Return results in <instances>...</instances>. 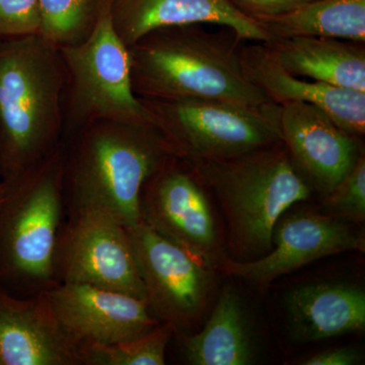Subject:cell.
Instances as JSON below:
<instances>
[{
    "mask_svg": "<svg viewBox=\"0 0 365 365\" xmlns=\"http://www.w3.org/2000/svg\"><path fill=\"white\" fill-rule=\"evenodd\" d=\"M264 44L294 76L365 93L364 43L299 36Z\"/></svg>",
    "mask_w": 365,
    "mask_h": 365,
    "instance_id": "obj_18",
    "label": "cell"
},
{
    "mask_svg": "<svg viewBox=\"0 0 365 365\" xmlns=\"http://www.w3.org/2000/svg\"><path fill=\"white\" fill-rule=\"evenodd\" d=\"M256 21L270 41L304 36L365 43V0H309Z\"/></svg>",
    "mask_w": 365,
    "mask_h": 365,
    "instance_id": "obj_20",
    "label": "cell"
},
{
    "mask_svg": "<svg viewBox=\"0 0 365 365\" xmlns=\"http://www.w3.org/2000/svg\"><path fill=\"white\" fill-rule=\"evenodd\" d=\"M285 215L274 228L272 249L266 256L250 262H237L227 256L215 266L216 270L264 287L324 257L364 252V232L354 223L307 211Z\"/></svg>",
    "mask_w": 365,
    "mask_h": 365,
    "instance_id": "obj_11",
    "label": "cell"
},
{
    "mask_svg": "<svg viewBox=\"0 0 365 365\" xmlns=\"http://www.w3.org/2000/svg\"><path fill=\"white\" fill-rule=\"evenodd\" d=\"M173 157L150 123L98 120L79 127L62 138L66 217L96 213L135 227L144 184Z\"/></svg>",
    "mask_w": 365,
    "mask_h": 365,
    "instance_id": "obj_1",
    "label": "cell"
},
{
    "mask_svg": "<svg viewBox=\"0 0 365 365\" xmlns=\"http://www.w3.org/2000/svg\"><path fill=\"white\" fill-rule=\"evenodd\" d=\"M279 106L281 140L311 188L326 195L354 167L360 138L341 129L325 112L307 103Z\"/></svg>",
    "mask_w": 365,
    "mask_h": 365,
    "instance_id": "obj_13",
    "label": "cell"
},
{
    "mask_svg": "<svg viewBox=\"0 0 365 365\" xmlns=\"http://www.w3.org/2000/svg\"><path fill=\"white\" fill-rule=\"evenodd\" d=\"M190 165L217 198L227 222V257L237 262L266 256L278 220L313 191L282 140L235 157Z\"/></svg>",
    "mask_w": 365,
    "mask_h": 365,
    "instance_id": "obj_4",
    "label": "cell"
},
{
    "mask_svg": "<svg viewBox=\"0 0 365 365\" xmlns=\"http://www.w3.org/2000/svg\"><path fill=\"white\" fill-rule=\"evenodd\" d=\"M113 26L127 47L158 29L211 24L230 29L237 40L265 43L270 38L253 19L228 0H109Z\"/></svg>",
    "mask_w": 365,
    "mask_h": 365,
    "instance_id": "obj_16",
    "label": "cell"
},
{
    "mask_svg": "<svg viewBox=\"0 0 365 365\" xmlns=\"http://www.w3.org/2000/svg\"><path fill=\"white\" fill-rule=\"evenodd\" d=\"M40 35L58 48L85 41L109 7V0H38Z\"/></svg>",
    "mask_w": 365,
    "mask_h": 365,
    "instance_id": "obj_21",
    "label": "cell"
},
{
    "mask_svg": "<svg viewBox=\"0 0 365 365\" xmlns=\"http://www.w3.org/2000/svg\"><path fill=\"white\" fill-rule=\"evenodd\" d=\"M60 51L66 71L62 138L98 120L151 124L134 93L130 53L113 26L110 2L85 41Z\"/></svg>",
    "mask_w": 365,
    "mask_h": 365,
    "instance_id": "obj_6",
    "label": "cell"
},
{
    "mask_svg": "<svg viewBox=\"0 0 365 365\" xmlns=\"http://www.w3.org/2000/svg\"><path fill=\"white\" fill-rule=\"evenodd\" d=\"M361 360V354L351 347H336L324 350L300 362L304 365H353Z\"/></svg>",
    "mask_w": 365,
    "mask_h": 365,
    "instance_id": "obj_26",
    "label": "cell"
},
{
    "mask_svg": "<svg viewBox=\"0 0 365 365\" xmlns=\"http://www.w3.org/2000/svg\"><path fill=\"white\" fill-rule=\"evenodd\" d=\"M139 98L176 157L190 163L235 157L281 141L277 104L249 108L195 98Z\"/></svg>",
    "mask_w": 365,
    "mask_h": 365,
    "instance_id": "obj_7",
    "label": "cell"
},
{
    "mask_svg": "<svg viewBox=\"0 0 365 365\" xmlns=\"http://www.w3.org/2000/svg\"><path fill=\"white\" fill-rule=\"evenodd\" d=\"M129 53L138 98L220 101L249 108L275 104L247 78L235 44L200 24L151 31Z\"/></svg>",
    "mask_w": 365,
    "mask_h": 365,
    "instance_id": "obj_3",
    "label": "cell"
},
{
    "mask_svg": "<svg viewBox=\"0 0 365 365\" xmlns=\"http://www.w3.org/2000/svg\"><path fill=\"white\" fill-rule=\"evenodd\" d=\"M325 197L328 215L354 225L365 220V158H359L353 169Z\"/></svg>",
    "mask_w": 365,
    "mask_h": 365,
    "instance_id": "obj_23",
    "label": "cell"
},
{
    "mask_svg": "<svg viewBox=\"0 0 365 365\" xmlns=\"http://www.w3.org/2000/svg\"><path fill=\"white\" fill-rule=\"evenodd\" d=\"M0 365H83L81 346L60 326L46 292L0 287Z\"/></svg>",
    "mask_w": 365,
    "mask_h": 365,
    "instance_id": "obj_14",
    "label": "cell"
},
{
    "mask_svg": "<svg viewBox=\"0 0 365 365\" xmlns=\"http://www.w3.org/2000/svg\"><path fill=\"white\" fill-rule=\"evenodd\" d=\"M58 283H81L145 299L128 230L96 213L66 216L55 253Z\"/></svg>",
    "mask_w": 365,
    "mask_h": 365,
    "instance_id": "obj_10",
    "label": "cell"
},
{
    "mask_svg": "<svg viewBox=\"0 0 365 365\" xmlns=\"http://www.w3.org/2000/svg\"><path fill=\"white\" fill-rule=\"evenodd\" d=\"M127 230L151 313L175 336L191 334L205 313L216 269L145 223Z\"/></svg>",
    "mask_w": 365,
    "mask_h": 365,
    "instance_id": "obj_8",
    "label": "cell"
},
{
    "mask_svg": "<svg viewBox=\"0 0 365 365\" xmlns=\"http://www.w3.org/2000/svg\"><path fill=\"white\" fill-rule=\"evenodd\" d=\"M245 16L253 19L276 16L292 11L309 0H228Z\"/></svg>",
    "mask_w": 365,
    "mask_h": 365,
    "instance_id": "obj_25",
    "label": "cell"
},
{
    "mask_svg": "<svg viewBox=\"0 0 365 365\" xmlns=\"http://www.w3.org/2000/svg\"><path fill=\"white\" fill-rule=\"evenodd\" d=\"M66 71L40 34L0 41V179L16 182L59 148Z\"/></svg>",
    "mask_w": 365,
    "mask_h": 365,
    "instance_id": "obj_2",
    "label": "cell"
},
{
    "mask_svg": "<svg viewBox=\"0 0 365 365\" xmlns=\"http://www.w3.org/2000/svg\"><path fill=\"white\" fill-rule=\"evenodd\" d=\"M240 57L249 81L275 104L313 105L347 133L359 138L364 135L365 93L300 79L281 66L262 42L244 46Z\"/></svg>",
    "mask_w": 365,
    "mask_h": 365,
    "instance_id": "obj_15",
    "label": "cell"
},
{
    "mask_svg": "<svg viewBox=\"0 0 365 365\" xmlns=\"http://www.w3.org/2000/svg\"><path fill=\"white\" fill-rule=\"evenodd\" d=\"M13 186L14 182L4 181V180L0 181V210H1L4 204L6 203L7 198H9Z\"/></svg>",
    "mask_w": 365,
    "mask_h": 365,
    "instance_id": "obj_27",
    "label": "cell"
},
{
    "mask_svg": "<svg viewBox=\"0 0 365 365\" xmlns=\"http://www.w3.org/2000/svg\"><path fill=\"white\" fill-rule=\"evenodd\" d=\"M186 361L193 365H247L255 349L248 317L232 284L222 288L200 332L177 336Z\"/></svg>",
    "mask_w": 365,
    "mask_h": 365,
    "instance_id": "obj_19",
    "label": "cell"
},
{
    "mask_svg": "<svg viewBox=\"0 0 365 365\" xmlns=\"http://www.w3.org/2000/svg\"><path fill=\"white\" fill-rule=\"evenodd\" d=\"M140 222L215 268L227 256L205 185L182 158H170L144 184Z\"/></svg>",
    "mask_w": 365,
    "mask_h": 365,
    "instance_id": "obj_9",
    "label": "cell"
},
{
    "mask_svg": "<svg viewBox=\"0 0 365 365\" xmlns=\"http://www.w3.org/2000/svg\"><path fill=\"white\" fill-rule=\"evenodd\" d=\"M38 0H0V41L39 34Z\"/></svg>",
    "mask_w": 365,
    "mask_h": 365,
    "instance_id": "obj_24",
    "label": "cell"
},
{
    "mask_svg": "<svg viewBox=\"0 0 365 365\" xmlns=\"http://www.w3.org/2000/svg\"><path fill=\"white\" fill-rule=\"evenodd\" d=\"M46 294L60 326L81 347L135 339L162 324L146 300L117 290L58 283Z\"/></svg>",
    "mask_w": 365,
    "mask_h": 365,
    "instance_id": "obj_12",
    "label": "cell"
},
{
    "mask_svg": "<svg viewBox=\"0 0 365 365\" xmlns=\"http://www.w3.org/2000/svg\"><path fill=\"white\" fill-rule=\"evenodd\" d=\"M175 336L169 324H160L135 339L112 344H88L81 347L83 365H163L168 345Z\"/></svg>",
    "mask_w": 365,
    "mask_h": 365,
    "instance_id": "obj_22",
    "label": "cell"
},
{
    "mask_svg": "<svg viewBox=\"0 0 365 365\" xmlns=\"http://www.w3.org/2000/svg\"><path fill=\"white\" fill-rule=\"evenodd\" d=\"M288 326L299 342H316L365 329V292L359 285L312 282L285 297Z\"/></svg>",
    "mask_w": 365,
    "mask_h": 365,
    "instance_id": "obj_17",
    "label": "cell"
},
{
    "mask_svg": "<svg viewBox=\"0 0 365 365\" xmlns=\"http://www.w3.org/2000/svg\"><path fill=\"white\" fill-rule=\"evenodd\" d=\"M66 215L61 143L14 182L0 210V287L31 297L56 285L55 253Z\"/></svg>",
    "mask_w": 365,
    "mask_h": 365,
    "instance_id": "obj_5",
    "label": "cell"
}]
</instances>
